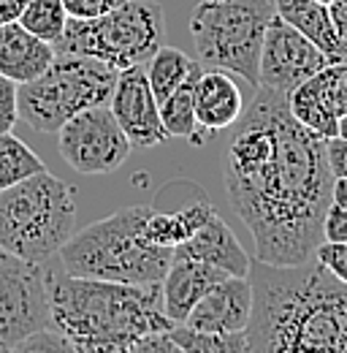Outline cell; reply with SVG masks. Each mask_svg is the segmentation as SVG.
<instances>
[{
    "mask_svg": "<svg viewBox=\"0 0 347 353\" xmlns=\"http://www.w3.org/2000/svg\"><path fill=\"white\" fill-rule=\"evenodd\" d=\"M222 182L258 261L293 266L315 256L334 174L326 139L291 114L288 95L258 88L228 139Z\"/></svg>",
    "mask_w": 347,
    "mask_h": 353,
    "instance_id": "cell-1",
    "label": "cell"
},
{
    "mask_svg": "<svg viewBox=\"0 0 347 353\" xmlns=\"http://www.w3.org/2000/svg\"><path fill=\"white\" fill-rule=\"evenodd\" d=\"M250 351L347 353V285L317 259L274 266L250 261Z\"/></svg>",
    "mask_w": 347,
    "mask_h": 353,
    "instance_id": "cell-2",
    "label": "cell"
},
{
    "mask_svg": "<svg viewBox=\"0 0 347 353\" xmlns=\"http://www.w3.org/2000/svg\"><path fill=\"white\" fill-rule=\"evenodd\" d=\"M49 323L82 353H136L149 334L169 332L160 283H112L68 272L46 274Z\"/></svg>",
    "mask_w": 347,
    "mask_h": 353,
    "instance_id": "cell-3",
    "label": "cell"
},
{
    "mask_svg": "<svg viewBox=\"0 0 347 353\" xmlns=\"http://www.w3.org/2000/svg\"><path fill=\"white\" fill-rule=\"evenodd\" d=\"M149 212V204L125 207L79 234H71L60 248L65 272L112 283H160L169 272L174 250L152 245L144 236Z\"/></svg>",
    "mask_w": 347,
    "mask_h": 353,
    "instance_id": "cell-4",
    "label": "cell"
},
{
    "mask_svg": "<svg viewBox=\"0 0 347 353\" xmlns=\"http://www.w3.org/2000/svg\"><path fill=\"white\" fill-rule=\"evenodd\" d=\"M76 201L71 188L46 169L0 190V248L46 264L74 234Z\"/></svg>",
    "mask_w": 347,
    "mask_h": 353,
    "instance_id": "cell-5",
    "label": "cell"
},
{
    "mask_svg": "<svg viewBox=\"0 0 347 353\" xmlns=\"http://www.w3.org/2000/svg\"><path fill=\"white\" fill-rule=\"evenodd\" d=\"M274 0H201L190 17V36L204 68L242 77L258 90V63Z\"/></svg>",
    "mask_w": 347,
    "mask_h": 353,
    "instance_id": "cell-6",
    "label": "cell"
},
{
    "mask_svg": "<svg viewBox=\"0 0 347 353\" xmlns=\"http://www.w3.org/2000/svg\"><path fill=\"white\" fill-rule=\"evenodd\" d=\"M117 71L95 57L57 52L36 79L19 85V120L39 133H57L90 106L109 103Z\"/></svg>",
    "mask_w": 347,
    "mask_h": 353,
    "instance_id": "cell-7",
    "label": "cell"
},
{
    "mask_svg": "<svg viewBox=\"0 0 347 353\" xmlns=\"http://www.w3.org/2000/svg\"><path fill=\"white\" fill-rule=\"evenodd\" d=\"M166 44V17L152 0H120L112 11L74 19L68 17L63 36L52 44L57 52H76L95 57L114 71L147 63Z\"/></svg>",
    "mask_w": 347,
    "mask_h": 353,
    "instance_id": "cell-8",
    "label": "cell"
},
{
    "mask_svg": "<svg viewBox=\"0 0 347 353\" xmlns=\"http://www.w3.org/2000/svg\"><path fill=\"white\" fill-rule=\"evenodd\" d=\"M46 269L0 248V351L17 345L49 326Z\"/></svg>",
    "mask_w": 347,
    "mask_h": 353,
    "instance_id": "cell-9",
    "label": "cell"
},
{
    "mask_svg": "<svg viewBox=\"0 0 347 353\" xmlns=\"http://www.w3.org/2000/svg\"><path fill=\"white\" fill-rule=\"evenodd\" d=\"M63 161L79 174H114L130 158V139L120 128L109 103L74 114L57 131Z\"/></svg>",
    "mask_w": 347,
    "mask_h": 353,
    "instance_id": "cell-10",
    "label": "cell"
},
{
    "mask_svg": "<svg viewBox=\"0 0 347 353\" xmlns=\"http://www.w3.org/2000/svg\"><path fill=\"white\" fill-rule=\"evenodd\" d=\"M326 65H328L326 54L306 36H302L293 25H288L280 14L271 17L260 49L258 88L288 95Z\"/></svg>",
    "mask_w": 347,
    "mask_h": 353,
    "instance_id": "cell-11",
    "label": "cell"
},
{
    "mask_svg": "<svg viewBox=\"0 0 347 353\" xmlns=\"http://www.w3.org/2000/svg\"><path fill=\"white\" fill-rule=\"evenodd\" d=\"M109 109L114 112L120 128L125 131L133 147H158L169 141V133L160 120V103L149 88L144 63L117 71Z\"/></svg>",
    "mask_w": 347,
    "mask_h": 353,
    "instance_id": "cell-12",
    "label": "cell"
},
{
    "mask_svg": "<svg viewBox=\"0 0 347 353\" xmlns=\"http://www.w3.org/2000/svg\"><path fill=\"white\" fill-rule=\"evenodd\" d=\"M250 315H253L250 277L228 274L196 302V307L185 318V326L207 334H239L247 332Z\"/></svg>",
    "mask_w": 347,
    "mask_h": 353,
    "instance_id": "cell-13",
    "label": "cell"
},
{
    "mask_svg": "<svg viewBox=\"0 0 347 353\" xmlns=\"http://www.w3.org/2000/svg\"><path fill=\"white\" fill-rule=\"evenodd\" d=\"M193 109L201 131L212 136L236 125L244 112V95L228 71L201 68L193 85Z\"/></svg>",
    "mask_w": 347,
    "mask_h": 353,
    "instance_id": "cell-14",
    "label": "cell"
},
{
    "mask_svg": "<svg viewBox=\"0 0 347 353\" xmlns=\"http://www.w3.org/2000/svg\"><path fill=\"white\" fill-rule=\"evenodd\" d=\"M222 277H228V272H222L217 266L204 264L190 256H174L166 277L160 280L163 312L174 323H185L187 312L196 307V302Z\"/></svg>",
    "mask_w": 347,
    "mask_h": 353,
    "instance_id": "cell-15",
    "label": "cell"
},
{
    "mask_svg": "<svg viewBox=\"0 0 347 353\" xmlns=\"http://www.w3.org/2000/svg\"><path fill=\"white\" fill-rule=\"evenodd\" d=\"M174 256H190V259H198L204 264H212L228 274H239V277H247V272H250V256L244 253V248L239 245V239L233 236L228 223H222L217 212L187 242L176 245Z\"/></svg>",
    "mask_w": 347,
    "mask_h": 353,
    "instance_id": "cell-16",
    "label": "cell"
},
{
    "mask_svg": "<svg viewBox=\"0 0 347 353\" xmlns=\"http://www.w3.org/2000/svg\"><path fill=\"white\" fill-rule=\"evenodd\" d=\"M277 14L293 25L302 36H306L317 46L328 63L334 65H347V41L339 36L334 17L326 3L317 0H274Z\"/></svg>",
    "mask_w": 347,
    "mask_h": 353,
    "instance_id": "cell-17",
    "label": "cell"
},
{
    "mask_svg": "<svg viewBox=\"0 0 347 353\" xmlns=\"http://www.w3.org/2000/svg\"><path fill=\"white\" fill-rule=\"evenodd\" d=\"M54 49L49 41L33 36L19 22L0 25V74L14 79L17 85L36 79L49 68Z\"/></svg>",
    "mask_w": 347,
    "mask_h": 353,
    "instance_id": "cell-18",
    "label": "cell"
},
{
    "mask_svg": "<svg viewBox=\"0 0 347 353\" xmlns=\"http://www.w3.org/2000/svg\"><path fill=\"white\" fill-rule=\"evenodd\" d=\"M331 77H334V63H328L315 77L302 82L293 92H288L291 114L304 128H309L323 139H334L339 131V117L331 101Z\"/></svg>",
    "mask_w": 347,
    "mask_h": 353,
    "instance_id": "cell-19",
    "label": "cell"
},
{
    "mask_svg": "<svg viewBox=\"0 0 347 353\" xmlns=\"http://www.w3.org/2000/svg\"><path fill=\"white\" fill-rule=\"evenodd\" d=\"M215 215V207L209 204V199L198 190V196L182 207V210H174V212H158V207H152L149 218L144 221V236L152 242V245H160V248H176L182 242H187L204 223Z\"/></svg>",
    "mask_w": 347,
    "mask_h": 353,
    "instance_id": "cell-20",
    "label": "cell"
},
{
    "mask_svg": "<svg viewBox=\"0 0 347 353\" xmlns=\"http://www.w3.org/2000/svg\"><path fill=\"white\" fill-rule=\"evenodd\" d=\"M204 65H198L187 82H182L179 88L174 90L171 95H166L160 101V120H163V128L169 133V139H190V141H204L207 133L201 131L198 120H196V109H193V85H196V77L201 74Z\"/></svg>",
    "mask_w": 347,
    "mask_h": 353,
    "instance_id": "cell-21",
    "label": "cell"
},
{
    "mask_svg": "<svg viewBox=\"0 0 347 353\" xmlns=\"http://www.w3.org/2000/svg\"><path fill=\"white\" fill-rule=\"evenodd\" d=\"M198 65H201V63H198V60H190L182 49H174V46H166V44L160 46V49L144 63L149 88L155 92L158 103H160L166 95H171L182 82H187L190 74H193Z\"/></svg>",
    "mask_w": 347,
    "mask_h": 353,
    "instance_id": "cell-22",
    "label": "cell"
},
{
    "mask_svg": "<svg viewBox=\"0 0 347 353\" xmlns=\"http://www.w3.org/2000/svg\"><path fill=\"white\" fill-rule=\"evenodd\" d=\"M43 161L14 133H0V190L43 172Z\"/></svg>",
    "mask_w": 347,
    "mask_h": 353,
    "instance_id": "cell-23",
    "label": "cell"
},
{
    "mask_svg": "<svg viewBox=\"0 0 347 353\" xmlns=\"http://www.w3.org/2000/svg\"><path fill=\"white\" fill-rule=\"evenodd\" d=\"M171 340L179 353H244L250 351L247 343V332L239 334H207V332H196L185 323H174Z\"/></svg>",
    "mask_w": 347,
    "mask_h": 353,
    "instance_id": "cell-24",
    "label": "cell"
},
{
    "mask_svg": "<svg viewBox=\"0 0 347 353\" xmlns=\"http://www.w3.org/2000/svg\"><path fill=\"white\" fill-rule=\"evenodd\" d=\"M17 22L25 30H30L33 36L54 44L63 36V30H65L68 11H65V6L60 0H30Z\"/></svg>",
    "mask_w": 347,
    "mask_h": 353,
    "instance_id": "cell-25",
    "label": "cell"
},
{
    "mask_svg": "<svg viewBox=\"0 0 347 353\" xmlns=\"http://www.w3.org/2000/svg\"><path fill=\"white\" fill-rule=\"evenodd\" d=\"M19 123V85L0 74V133L14 131Z\"/></svg>",
    "mask_w": 347,
    "mask_h": 353,
    "instance_id": "cell-26",
    "label": "cell"
},
{
    "mask_svg": "<svg viewBox=\"0 0 347 353\" xmlns=\"http://www.w3.org/2000/svg\"><path fill=\"white\" fill-rule=\"evenodd\" d=\"M320 264L326 266L337 280H342L347 285V242H320L315 248V256Z\"/></svg>",
    "mask_w": 347,
    "mask_h": 353,
    "instance_id": "cell-27",
    "label": "cell"
},
{
    "mask_svg": "<svg viewBox=\"0 0 347 353\" xmlns=\"http://www.w3.org/2000/svg\"><path fill=\"white\" fill-rule=\"evenodd\" d=\"M323 239L326 242H347V207L328 204L323 218Z\"/></svg>",
    "mask_w": 347,
    "mask_h": 353,
    "instance_id": "cell-28",
    "label": "cell"
},
{
    "mask_svg": "<svg viewBox=\"0 0 347 353\" xmlns=\"http://www.w3.org/2000/svg\"><path fill=\"white\" fill-rule=\"evenodd\" d=\"M68 11V17L74 19H92V17H101L106 11H112L120 0H60Z\"/></svg>",
    "mask_w": 347,
    "mask_h": 353,
    "instance_id": "cell-29",
    "label": "cell"
},
{
    "mask_svg": "<svg viewBox=\"0 0 347 353\" xmlns=\"http://www.w3.org/2000/svg\"><path fill=\"white\" fill-rule=\"evenodd\" d=\"M326 152H328L331 174L347 176V139H342V136L326 139Z\"/></svg>",
    "mask_w": 347,
    "mask_h": 353,
    "instance_id": "cell-30",
    "label": "cell"
},
{
    "mask_svg": "<svg viewBox=\"0 0 347 353\" xmlns=\"http://www.w3.org/2000/svg\"><path fill=\"white\" fill-rule=\"evenodd\" d=\"M331 101H334V112H337V117L347 114V65H334V77H331Z\"/></svg>",
    "mask_w": 347,
    "mask_h": 353,
    "instance_id": "cell-31",
    "label": "cell"
},
{
    "mask_svg": "<svg viewBox=\"0 0 347 353\" xmlns=\"http://www.w3.org/2000/svg\"><path fill=\"white\" fill-rule=\"evenodd\" d=\"M28 3H30V0H0V25L17 22V19L22 17V11H25Z\"/></svg>",
    "mask_w": 347,
    "mask_h": 353,
    "instance_id": "cell-32",
    "label": "cell"
},
{
    "mask_svg": "<svg viewBox=\"0 0 347 353\" xmlns=\"http://www.w3.org/2000/svg\"><path fill=\"white\" fill-rule=\"evenodd\" d=\"M328 11L334 17V25H337L339 36L347 41V0H331L328 3Z\"/></svg>",
    "mask_w": 347,
    "mask_h": 353,
    "instance_id": "cell-33",
    "label": "cell"
},
{
    "mask_svg": "<svg viewBox=\"0 0 347 353\" xmlns=\"http://www.w3.org/2000/svg\"><path fill=\"white\" fill-rule=\"evenodd\" d=\"M331 201L347 207V176H334V185H331Z\"/></svg>",
    "mask_w": 347,
    "mask_h": 353,
    "instance_id": "cell-34",
    "label": "cell"
},
{
    "mask_svg": "<svg viewBox=\"0 0 347 353\" xmlns=\"http://www.w3.org/2000/svg\"><path fill=\"white\" fill-rule=\"evenodd\" d=\"M337 136L347 139V114H342V117H339V131H337Z\"/></svg>",
    "mask_w": 347,
    "mask_h": 353,
    "instance_id": "cell-35",
    "label": "cell"
},
{
    "mask_svg": "<svg viewBox=\"0 0 347 353\" xmlns=\"http://www.w3.org/2000/svg\"><path fill=\"white\" fill-rule=\"evenodd\" d=\"M317 3H326V6H328V3H331V0H317Z\"/></svg>",
    "mask_w": 347,
    "mask_h": 353,
    "instance_id": "cell-36",
    "label": "cell"
}]
</instances>
